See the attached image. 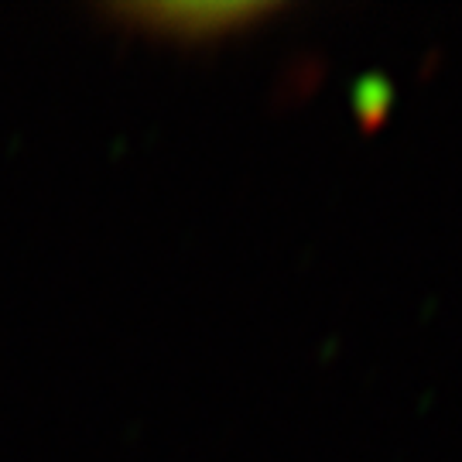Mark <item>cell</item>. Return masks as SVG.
I'll use <instances>...</instances> for the list:
<instances>
[{
	"instance_id": "6da1fadb",
	"label": "cell",
	"mask_w": 462,
	"mask_h": 462,
	"mask_svg": "<svg viewBox=\"0 0 462 462\" xmlns=\"http://www.w3.org/2000/svg\"><path fill=\"white\" fill-rule=\"evenodd\" d=\"M264 4H141L131 7L134 17L158 32L175 34H209V32H230L244 21L264 17Z\"/></svg>"
}]
</instances>
